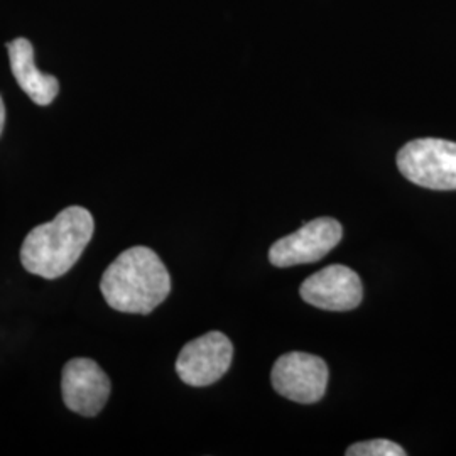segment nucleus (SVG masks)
Masks as SVG:
<instances>
[{"mask_svg": "<svg viewBox=\"0 0 456 456\" xmlns=\"http://www.w3.org/2000/svg\"><path fill=\"white\" fill-rule=\"evenodd\" d=\"M100 291L115 311L149 314L171 293V276L154 250L135 245L107 267Z\"/></svg>", "mask_w": 456, "mask_h": 456, "instance_id": "nucleus-1", "label": "nucleus"}, {"mask_svg": "<svg viewBox=\"0 0 456 456\" xmlns=\"http://www.w3.org/2000/svg\"><path fill=\"white\" fill-rule=\"evenodd\" d=\"M95 232L94 215L83 207H68L51 222L33 228L20 248V262L28 273L56 279L82 257Z\"/></svg>", "mask_w": 456, "mask_h": 456, "instance_id": "nucleus-2", "label": "nucleus"}, {"mask_svg": "<svg viewBox=\"0 0 456 456\" xmlns=\"http://www.w3.org/2000/svg\"><path fill=\"white\" fill-rule=\"evenodd\" d=\"M397 167L406 180L435 191L456 190V142L416 139L397 154Z\"/></svg>", "mask_w": 456, "mask_h": 456, "instance_id": "nucleus-3", "label": "nucleus"}, {"mask_svg": "<svg viewBox=\"0 0 456 456\" xmlns=\"http://www.w3.org/2000/svg\"><path fill=\"white\" fill-rule=\"evenodd\" d=\"M328 377L325 360L305 352L281 355L271 372L273 387L299 404L318 403L325 395Z\"/></svg>", "mask_w": 456, "mask_h": 456, "instance_id": "nucleus-4", "label": "nucleus"}, {"mask_svg": "<svg viewBox=\"0 0 456 456\" xmlns=\"http://www.w3.org/2000/svg\"><path fill=\"white\" fill-rule=\"evenodd\" d=\"M342 237L340 222L322 216L274 242L269 248V261L276 267L322 261L328 252L340 244Z\"/></svg>", "mask_w": 456, "mask_h": 456, "instance_id": "nucleus-5", "label": "nucleus"}, {"mask_svg": "<svg viewBox=\"0 0 456 456\" xmlns=\"http://www.w3.org/2000/svg\"><path fill=\"white\" fill-rule=\"evenodd\" d=\"M233 359V345L227 335L210 331L186 343L176 360V372L191 387H205L227 374Z\"/></svg>", "mask_w": 456, "mask_h": 456, "instance_id": "nucleus-6", "label": "nucleus"}, {"mask_svg": "<svg viewBox=\"0 0 456 456\" xmlns=\"http://www.w3.org/2000/svg\"><path fill=\"white\" fill-rule=\"evenodd\" d=\"M110 391V379L95 360L80 357L69 360L63 367V403L83 418H95L107 404Z\"/></svg>", "mask_w": 456, "mask_h": 456, "instance_id": "nucleus-7", "label": "nucleus"}, {"mask_svg": "<svg viewBox=\"0 0 456 456\" xmlns=\"http://www.w3.org/2000/svg\"><path fill=\"white\" fill-rule=\"evenodd\" d=\"M299 294L303 301L320 310L352 311L362 303L363 286L354 269L333 264L308 277Z\"/></svg>", "mask_w": 456, "mask_h": 456, "instance_id": "nucleus-8", "label": "nucleus"}, {"mask_svg": "<svg viewBox=\"0 0 456 456\" xmlns=\"http://www.w3.org/2000/svg\"><path fill=\"white\" fill-rule=\"evenodd\" d=\"M9 61L12 75L22 88V92L33 100L34 103L46 107L54 102L60 92V82L53 75H45L34 63V48L29 39L17 37L7 43Z\"/></svg>", "mask_w": 456, "mask_h": 456, "instance_id": "nucleus-9", "label": "nucleus"}, {"mask_svg": "<svg viewBox=\"0 0 456 456\" xmlns=\"http://www.w3.org/2000/svg\"><path fill=\"white\" fill-rule=\"evenodd\" d=\"M346 456H406L403 446L389 440L362 441L346 450Z\"/></svg>", "mask_w": 456, "mask_h": 456, "instance_id": "nucleus-10", "label": "nucleus"}, {"mask_svg": "<svg viewBox=\"0 0 456 456\" xmlns=\"http://www.w3.org/2000/svg\"><path fill=\"white\" fill-rule=\"evenodd\" d=\"M4 126H5V105H4V100L0 97V135L4 131Z\"/></svg>", "mask_w": 456, "mask_h": 456, "instance_id": "nucleus-11", "label": "nucleus"}]
</instances>
